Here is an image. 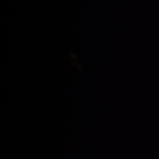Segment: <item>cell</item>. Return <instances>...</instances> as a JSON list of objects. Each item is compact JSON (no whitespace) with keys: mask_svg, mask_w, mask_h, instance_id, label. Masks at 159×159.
Wrapping results in <instances>:
<instances>
[]
</instances>
